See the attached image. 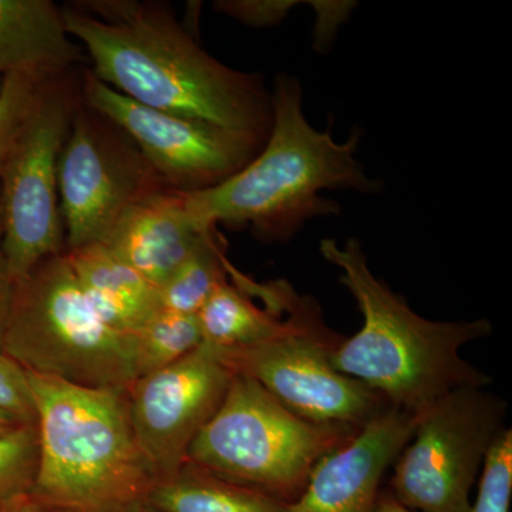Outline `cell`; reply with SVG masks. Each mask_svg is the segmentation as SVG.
<instances>
[{
	"label": "cell",
	"mask_w": 512,
	"mask_h": 512,
	"mask_svg": "<svg viewBox=\"0 0 512 512\" xmlns=\"http://www.w3.org/2000/svg\"><path fill=\"white\" fill-rule=\"evenodd\" d=\"M63 10L67 32L93 60L94 76L128 99L265 143L271 93L252 74L202 50L174 18L137 2H89Z\"/></svg>",
	"instance_id": "6da1fadb"
},
{
	"label": "cell",
	"mask_w": 512,
	"mask_h": 512,
	"mask_svg": "<svg viewBox=\"0 0 512 512\" xmlns=\"http://www.w3.org/2000/svg\"><path fill=\"white\" fill-rule=\"evenodd\" d=\"M271 100V130L254 158L215 187L183 191L202 227H251L266 242H286L311 218L338 214L339 205L322 191L380 190L357 161L360 131L338 143L329 131L311 126L295 77H276Z\"/></svg>",
	"instance_id": "7a4b0ae2"
},
{
	"label": "cell",
	"mask_w": 512,
	"mask_h": 512,
	"mask_svg": "<svg viewBox=\"0 0 512 512\" xmlns=\"http://www.w3.org/2000/svg\"><path fill=\"white\" fill-rule=\"evenodd\" d=\"M319 249L340 269V282L363 315L362 329L333 352L336 370L414 416L460 387L490 386L491 376L461 357L464 346L493 335L490 320L423 318L373 274L356 239L342 245L323 239Z\"/></svg>",
	"instance_id": "3957f363"
},
{
	"label": "cell",
	"mask_w": 512,
	"mask_h": 512,
	"mask_svg": "<svg viewBox=\"0 0 512 512\" xmlns=\"http://www.w3.org/2000/svg\"><path fill=\"white\" fill-rule=\"evenodd\" d=\"M39 458L30 497L72 512H137L157 476L138 444L126 389L28 373Z\"/></svg>",
	"instance_id": "277c9868"
},
{
	"label": "cell",
	"mask_w": 512,
	"mask_h": 512,
	"mask_svg": "<svg viewBox=\"0 0 512 512\" xmlns=\"http://www.w3.org/2000/svg\"><path fill=\"white\" fill-rule=\"evenodd\" d=\"M0 349L28 373L77 386L126 389L136 380L133 336L97 315L66 254L15 284Z\"/></svg>",
	"instance_id": "5b68a950"
},
{
	"label": "cell",
	"mask_w": 512,
	"mask_h": 512,
	"mask_svg": "<svg viewBox=\"0 0 512 512\" xmlns=\"http://www.w3.org/2000/svg\"><path fill=\"white\" fill-rule=\"evenodd\" d=\"M356 433L303 420L255 380L234 375L188 460L289 504L302 494L316 464Z\"/></svg>",
	"instance_id": "8992f818"
},
{
	"label": "cell",
	"mask_w": 512,
	"mask_h": 512,
	"mask_svg": "<svg viewBox=\"0 0 512 512\" xmlns=\"http://www.w3.org/2000/svg\"><path fill=\"white\" fill-rule=\"evenodd\" d=\"M286 325L275 338L234 350H215L234 375L255 380L286 409L319 426L359 431L387 407L379 393L335 369L343 336L325 323L318 302L291 284L284 295Z\"/></svg>",
	"instance_id": "52a82bcc"
},
{
	"label": "cell",
	"mask_w": 512,
	"mask_h": 512,
	"mask_svg": "<svg viewBox=\"0 0 512 512\" xmlns=\"http://www.w3.org/2000/svg\"><path fill=\"white\" fill-rule=\"evenodd\" d=\"M507 410L487 387H460L441 397L416 414L387 491L416 512H470L471 490L508 429Z\"/></svg>",
	"instance_id": "ba28073f"
},
{
	"label": "cell",
	"mask_w": 512,
	"mask_h": 512,
	"mask_svg": "<svg viewBox=\"0 0 512 512\" xmlns=\"http://www.w3.org/2000/svg\"><path fill=\"white\" fill-rule=\"evenodd\" d=\"M70 124L69 101L46 82L0 164L2 247L15 284L66 252L57 164Z\"/></svg>",
	"instance_id": "9c48e42d"
},
{
	"label": "cell",
	"mask_w": 512,
	"mask_h": 512,
	"mask_svg": "<svg viewBox=\"0 0 512 512\" xmlns=\"http://www.w3.org/2000/svg\"><path fill=\"white\" fill-rule=\"evenodd\" d=\"M84 97L94 113L121 128L168 190L202 191L245 167L262 143L205 121L151 109L89 73Z\"/></svg>",
	"instance_id": "30bf717a"
},
{
	"label": "cell",
	"mask_w": 512,
	"mask_h": 512,
	"mask_svg": "<svg viewBox=\"0 0 512 512\" xmlns=\"http://www.w3.org/2000/svg\"><path fill=\"white\" fill-rule=\"evenodd\" d=\"M158 181L137 148L79 114L57 164L66 251L106 242L124 212L158 190Z\"/></svg>",
	"instance_id": "8fae6325"
},
{
	"label": "cell",
	"mask_w": 512,
	"mask_h": 512,
	"mask_svg": "<svg viewBox=\"0 0 512 512\" xmlns=\"http://www.w3.org/2000/svg\"><path fill=\"white\" fill-rule=\"evenodd\" d=\"M232 377L218 353L202 345L128 384L131 424L157 480L173 476L188 460L191 444L220 409Z\"/></svg>",
	"instance_id": "7c38bea8"
},
{
	"label": "cell",
	"mask_w": 512,
	"mask_h": 512,
	"mask_svg": "<svg viewBox=\"0 0 512 512\" xmlns=\"http://www.w3.org/2000/svg\"><path fill=\"white\" fill-rule=\"evenodd\" d=\"M416 416L389 406L313 468L286 512H377L383 478L412 437Z\"/></svg>",
	"instance_id": "4fadbf2b"
},
{
	"label": "cell",
	"mask_w": 512,
	"mask_h": 512,
	"mask_svg": "<svg viewBox=\"0 0 512 512\" xmlns=\"http://www.w3.org/2000/svg\"><path fill=\"white\" fill-rule=\"evenodd\" d=\"M215 231L192 217L183 191L158 188L124 212L103 244L158 289Z\"/></svg>",
	"instance_id": "5bb4252c"
},
{
	"label": "cell",
	"mask_w": 512,
	"mask_h": 512,
	"mask_svg": "<svg viewBox=\"0 0 512 512\" xmlns=\"http://www.w3.org/2000/svg\"><path fill=\"white\" fill-rule=\"evenodd\" d=\"M64 22L50 0H0V82L13 73L49 80L80 59Z\"/></svg>",
	"instance_id": "9a60e30c"
},
{
	"label": "cell",
	"mask_w": 512,
	"mask_h": 512,
	"mask_svg": "<svg viewBox=\"0 0 512 512\" xmlns=\"http://www.w3.org/2000/svg\"><path fill=\"white\" fill-rule=\"evenodd\" d=\"M77 282L110 328L133 336L160 311L158 289L106 244L66 251Z\"/></svg>",
	"instance_id": "2e32d148"
},
{
	"label": "cell",
	"mask_w": 512,
	"mask_h": 512,
	"mask_svg": "<svg viewBox=\"0 0 512 512\" xmlns=\"http://www.w3.org/2000/svg\"><path fill=\"white\" fill-rule=\"evenodd\" d=\"M288 282L252 284L251 295L222 282L198 312L202 345L215 350L249 348L285 329L284 295Z\"/></svg>",
	"instance_id": "e0dca14e"
},
{
	"label": "cell",
	"mask_w": 512,
	"mask_h": 512,
	"mask_svg": "<svg viewBox=\"0 0 512 512\" xmlns=\"http://www.w3.org/2000/svg\"><path fill=\"white\" fill-rule=\"evenodd\" d=\"M147 504L160 512H286L288 503L218 476L187 460L173 476L160 478Z\"/></svg>",
	"instance_id": "ac0fdd59"
},
{
	"label": "cell",
	"mask_w": 512,
	"mask_h": 512,
	"mask_svg": "<svg viewBox=\"0 0 512 512\" xmlns=\"http://www.w3.org/2000/svg\"><path fill=\"white\" fill-rule=\"evenodd\" d=\"M228 264L221 238L212 232L158 288L160 309L198 315L215 289L227 281Z\"/></svg>",
	"instance_id": "d6986e66"
},
{
	"label": "cell",
	"mask_w": 512,
	"mask_h": 512,
	"mask_svg": "<svg viewBox=\"0 0 512 512\" xmlns=\"http://www.w3.org/2000/svg\"><path fill=\"white\" fill-rule=\"evenodd\" d=\"M197 315L160 309L133 335L136 379L174 365L202 346Z\"/></svg>",
	"instance_id": "ffe728a7"
},
{
	"label": "cell",
	"mask_w": 512,
	"mask_h": 512,
	"mask_svg": "<svg viewBox=\"0 0 512 512\" xmlns=\"http://www.w3.org/2000/svg\"><path fill=\"white\" fill-rule=\"evenodd\" d=\"M39 440L36 423L0 436V504L29 495L35 483Z\"/></svg>",
	"instance_id": "44dd1931"
},
{
	"label": "cell",
	"mask_w": 512,
	"mask_h": 512,
	"mask_svg": "<svg viewBox=\"0 0 512 512\" xmlns=\"http://www.w3.org/2000/svg\"><path fill=\"white\" fill-rule=\"evenodd\" d=\"M512 498V430L498 437L478 477L470 512H510Z\"/></svg>",
	"instance_id": "7402d4cb"
},
{
	"label": "cell",
	"mask_w": 512,
	"mask_h": 512,
	"mask_svg": "<svg viewBox=\"0 0 512 512\" xmlns=\"http://www.w3.org/2000/svg\"><path fill=\"white\" fill-rule=\"evenodd\" d=\"M47 82L33 73H13L0 83V164L28 119Z\"/></svg>",
	"instance_id": "603a6c76"
},
{
	"label": "cell",
	"mask_w": 512,
	"mask_h": 512,
	"mask_svg": "<svg viewBox=\"0 0 512 512\" xmlns=\"http://www.w3.org/2000/svg\"><path fill=\"white\" fill-rule=\"evenodd\" d=\"M0 412L23 424L36 423L28 372L0 349Z\"/></svg>",
	"instance_id": "cb8c5ba5"
},
{
	"label": "cell",
	"mask_w": 512,
	"mask_h": 512,
	"mask_svg": "<svg viewBox=\"0 0 512 512\" xmlns=\"http://www.w3.org/2000/svg\"><path fill=\"white\" fill-rule=\"evenodd\" d=\"M288 2H256V0H227L215 3V8L231 18L251 26H265L278 22L291 8Z\"/></svg>",
	"instance_id": "d4e9b609"
},
{
	"label": "cell",
	"mask_w": 512,
	"mask_h": 512,
	"mask_svg": "<svg viewBox=\"0 0 512 512\" xmlns=\"http://www.w3.org/2000/svg\"><path fill=\"white\" fill-rule=\"evenodd\" d=\"M13 293H15V282L9 274L5 252H3L2 221H0V339H2L3 330H5L6 322H8Z\"/></svg>",
	"instance_id": "484cf974"
},
{
	"label": "cell",
	"mask_w": 512,
	"mask_h": 512,
	"mask_svg": "<svg viewBox=\"0 0 512 512\" xmlns=\"http://www.w3.org/2000/svg\"><path fill=\"white\" fill-rule=\"evenodd\" d=\"M0 512H72L62 510V508L52 507V505H46L39 503L35 498L30 495L20 497L18 500L8 501V503L0 504Z\"/></svg>",
	"instance_id": "4316f807"
},
{
	"label": "cell",
	"mask_w": 512,
	"mask_h": 512,
	"mask_svg": "<svg viewBox=\"0 0 512 512\" xmlns=\"http://www.w3.org/2000/svg\"><path fill=\"white\" fill-rule=\"evenodd\" d=\"M377 512H416L410 508L404 507L399 501L394 500L389 491L384 490L380 494L379 503H377Z\"/></svg>",
	"instance_id": "83f0119b"
},
{
	"label": "cell",
	"mask_w": 512,
	"mask_h": 512,
	"mask_svg": "<svg viewBox=\"0 0 512 512\" xmlns=\"http://www.w3.org/2000/svg\"><path fill=\"white\" fill-rule=\"evenodd\" d=\"M22 424L20 421L13 419L12 416H9V414L0 412V436H5L10 431L18 429Z\"/></svg>",
	"instance_id": "f1b7e54d"
},
{
	"label": "cell",
	"mask_w": 512,
	"mask_h": 512,
	"mask_svg": "<svg viewBox=\"0 0 512 512\" xmlns=\"http://www.w3.org/2000/svg\"><path fill=\"white\" fill-rule=\"evenodd\" d=\"M137 512H160V511L154 510L153 507H150V505L146 504V505H144V507H141L140 510H138Z\"/></svg>",
	"instance_id": "f546056e"
}]
</instances>
